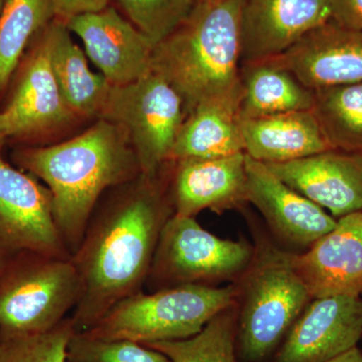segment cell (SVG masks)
<instances>
[{
	"instance_id": "1",
	"label": "cell",
	"mask_w": 362,
	"mask_h": 362,
	"mask_svg": "<svg viewBox=\"0 0 362 362\" xmlns=\"http://www.w3.org/2000/svg\"><path fill=\"white\" fill-rule=\"evenodd\" d=\"M173 214L163 173L140 175L102 197L71 256L82 283L71 316L75 333L90 330L117 303L142 291L162 228Z\"/></svg>"
},
{
	"instance_id": "2",
	"label": "cell",
	"mask_w": 362,
	"mask_h": 362,
	"mask_svg": "<svg viewBox=\"0 0 362 362\" xmlns=\"http://www.w3.org/2000/svg\"><path fill=\"white\" fill-rule=\"evenodd\" d=\"M13 159L51 192L54 221L71 256L102 197L141 175L126 133L101 118L66 141L16 150Z\"/></svg>"
},
{
	"instance_id": "3",
	"label": "cell",
	"mask_w": 362,
	"mask_h": 362,
	"mask_svg": "<svg viewBox=\"0 0 362 362\" xmlns=\"http://www.w3.org/2000/svg\"><path fill=\"white\" fill-rule=\"evenodd\" d=\"M243 0H199L152 56V71L175 88L185 117L199 105L240 93Z\"/></svg>"
},
{
	"instance_id": "4",
	"label": "cell",
	"mask_w": 362,
	"mask_h": 362,
	"mask_svg": "<svg viewBox=\"0 0 362 362\" xmlns=\"http://www.w3.org/2000/svg\"><path fill=\"white\" fill-rule=\"evenodd\" d=\"M238 290L182 285L147 294L143 291L117 303L83 334L102 340H131L141 344L189 338L214 317L233 306Z\"/></svg>"
},
{
	"instance_id": "5",
	"label": "cell",
	"mask_w": 362,
	"mask_h": 362,
	"mask_svg": "<svg viewBox=\"0 0 362 362\" xmlns=\"http://www.w3.org/2000/svg\"><path fill=\"white\" fill-rule=\"evenodd\" d=\"M81 295L71 258L35 252L7 257L0 273V337L52 329L76 308Z\"/></svg>"
},
{
	"instance_id": "6",
	"label": "cell",
	"mask_w": 362,
	"mask_h": 362,
	"mask_svg": "<svg viewBox=\"0 0 362 362\" xmlns=\"http://www.w3.org/2000/svg\"><path fill=\"white\" fill-rule=\"evenodd\" d=\"M293 256L266 247L247 268L238 324L240 352L247 361L268 356L311 299Z\"/></svg>"
},
{
	"instance_id": "7",
	"label": "cell",
	"mask_w": 362,
	"mask_h": 362,
	"mask_svg": "<svg viewBox=\"0 0 362 362\" xmlns=\"http://www.w3.org/2000/svg\"><path fill=\"white\" fill-rule=\"evenodd\" d=\"M99 118L122 128L141 175L156 178L168 166L185 113L175 88L151 71L130 84L111 86Z\"/></svg>"
},
{
	"instance_id": "8",
	"label": "cell",
	"mask_w": 362,
	"mask_h": 362,
	"mask_svg": "<svg viewBox=\"0 0 362 362\" xmlns=\"http://www.w3.org/2000/svg\"><path fill=\"white\" fill-rule=\"evenodd\" d=\"M252 258L254 252L246 243L221 239L192 216L173 214L162 228L146 284L153 291L209 286L246 271Z\"/></svg>"
},
{
	"instance_id": "9",
	"label": "cell",
	"mask_w": 362,
	"mask_h": 362,
	"mask_svg": "<svg viewBox=\"0 0 362 362\" xmlns=\"http://www.w3.org/2000/svg\"><path fill=\"white\" fill-rule=\"evenodd\" d=\"M1 149L0 144V252L71 258L54 221L49 188L4 160Z\"/></svg>"
},
{
	"instance_id": "10",
	"label": "cell",
	"mask_w": 362,
	"mask_h": 362,
	"mask_svg": "<svg viewBox=\"0 0 362 362\" xmlns=\"http://www.w3.org/2000/svg\"><path fill=\"white\" fill-rule=\"evenodd\" d=\"M331 20L329 0H243L240 66L284 54Z\"/></svg>"
},
{
	"instance_id": "11",
	"label": "cell",
	"mask_w": 362,
	"mask_h": 362,
	"mask_svg": "<svg viewBox=\"0 0 362 362\" xmlns=\"http://www.w3.org/2000/svg\"><path fill=\"white\" fill-rule=\"evenodd\" d=\"M64 23L82 40L88 58L112 86L130 84L152 71L153 44L114 7Z\"/></svg>"
},
{
	"instance_id": "12",
	"label": "cell",
	"mask_w": 362,
	"mask_h": 362,
	"mask_svg": "<svg viewBox=\"0 0 362 362\" xmlns=\"http://www.w3.org/2000/svg\"><path fill=\"white\" fill-rule=\"evenodd\" d=\"M361 335V296L315 298L293 324L276 362H326L356 347Z\"/></svg>"
},
{
	"instance_id": "13",
	"label": "cell",
	"mask_w": 362,
	"mask_h": 362,
	"mask_svg": "<svg viewBox=\"0 0 362 362\" xmlns=\"http://www.w3.org/2000/svg\"><path fill=\"white\" fill-rule=\"evenodd\" d=\"M4 114L7 137L21 139L58 129L76 119L59 92L45 28L35 37Z\"/></svg>"
},
{
	"instance_id": "14",
	"label": "cell",
	"mask_w": 362,
	"mask_h": 362,
	"mask_svg": "<svg viewBox=\"0 0 362 362\" xmlns=\"http://www.w3.org/2000/svg\"><path fill=\"white\" fill-rule=\"evenodd\" d=\"M266 165L286 185L334 216L362 211V153L329 149Z\"/></svg>"
},
{
	"instance_id": "15",
	"label": "cell",
	"mask_w": 362,
	"mask_h": 362,
	"mask_svg": "<svg viewBox=\"0 0 362 362\" xmlns=\"http://www.w3.org/2000/svg\"><path fill=\"white\" fill-rule=\"evenodd\" d=\"M311 298L362 294V211L338 218L310 250L293 256Z\"/></svg>"
},
{
	"instance_id": "16",
	"label": "cell",
	"mask_w": 362,
	"mask_h": 362,
	"mask_svg": "<svg viewBox=\"0 0 362 362\" xmlns=\"http://www.w3.org/2000/svg\"><path fill=\"white\" fill-rule=\"evenodd\" d=\"M269 61L311 90L362 82V32L331 20Z\"/></svg>"
},
{
	"instance_id": "17",
	"label": "cell",
	"mask_w": 362,
	"mask_h": 362,
	"mask_svg": "<svg viewBox=\"0 0 362 362\" xmlns=\"http://www.w3.org/2000/svg\"><path fill=\"white\" fill-rule=\"evenodd\" d=\"M246 201L258 207L283 239L297 246H312L329 233L337 221L310 199L293 189L246 154Z\"/></svg>"
},
{
	"instance_id": "18",
	"label": "cell",
	"mask_w": 362,
	"mask_h": 362,
	"mask_svg": "<svg viewBox=\"0 0 362 362\" xmlns=\"http://www.w3.org/2000/svg\"><path fill=\"white\" fill-rule=\"evenodd\" d=\"M169 197L175 214L197 216L204 209L221 211L246 201V153L221 158L171 162Z\"/></svg>"
},
{
	"instance_id": "19",
	"label": "cell",
	"mask_w": 362,
	"mask_h": 362,
	"mask_svg": "<svg viewBox=\"0 0 362 362\" xmlns=\"http://www.w3.org/2000/svg\"><path fill=\"white\" fill-rule=\"evenodd\" d=\"M245 153L263 163H283L332 149L312 111L240 119Z\"/></svg>"
},
{
	"instance_id": "20",
	"label": "cell",
	"mask_w": 362,
	"mask_h": 362,
	"mask_svg": "<svg viewBox=\"0 0 362 362\" xmlns=\"http://www.w3.org/2000/svg\"><path fill=\"white\" fill-rule=\"evenodd\" d=\"M240 93L199 105L183 121L169 163L192 158H221L245 152L240 127Z\"/></svg>"
},
{
	"instance_id": "21",
	"label": "cell",
	"mask_w": 362,
	"mask_h": 362,
	"mask_svg": "<svg viewBox=\"0 0 362 362\" xmlns=\"http://www.w3.org/2000/svg\"><path fill=\"white\" fill-rule=\"evenodd\" d=\"M54 77L59 92L76 119H99L111 84L88 65L87 54L71 37L66 23L54 18L45 26Z\"/></svg>"
},
{
	"instance_id": "22",
	"label": "cell",
	"mask_w": 362,
	"mask_h": 362,
	"mask_svg": "<svg viewBox=\"0 0 362 362\" xmlns=\"http://www.w3.org/2000/svg\"><path fill=\"white\" fill-rule=\"evenodd\" d=\"M240 119L313 108V90L302 84L291 71L269 59L240 66Z\"/></svg>"
},
{
	"instance_id": "23",
	"label": "cell",
	"mask_w": 362,
	"mask_h": 362,
	"mask_svg": "<svg viewBox=\"0 0 362 362\" xmlns=\"http://www.w3.org/2000/svg\"><path fill=\"white\" fill-rule=\"evenodd\" d=\"M313 112L331 148L362 153V82L313 90Z\"/></svg>"
},
{
	"instance_id": "24",
	"label": "cell",
	"mask_w": 362,
	"mask_h": 362,
	"mask_svg": "<svg viewBox=\"0 0 362 362\" xmlns=\"http://www.w3.org/2000/svg\"><path fill=\"white\" fill-rule=\"evenodd\" d=\"M54 18L52 0H7L0 13V90L11 82L30 42Z\"/></svg>"
},
{
	"instance_id": "25",
	"label": "cell",
	"mask_w": 362,
	"mask_h": 362,
	"mask_svg": "<svg viewBox=\"0 0 362 362\" xmlns=\"http://www.w3.org/2000/svg\"><path fill=\"white\" fill-rule=\"evenodd\" d=\"M173 362H237L235 357V317L230 308L221 312L194 337L146 343Z\"/></svg>"
},
{
	"instance_id": "26",
	"label": "cell",
	"mask_w": 362,
	"mask_h": 362,
	"mask_svg": "<svg viewBox=\"0 0 362 362\" xmlns=\"http://www.w3.org/2000/svg\"><path fill=\"white\" fill-rule=\"evenodd\" d=\"M75 334L71 317L51 330L0 337V362H68V345Z\"/></svg>"
},
{
	"instance_id": "27",
	"label": "cell",
	"mask_w": 362,
	"mask_h": 362,
	"mask_svg": "<svg viewBox=\"0 0 362 362\" xmlns=\"http://www.w3.org/2000/svg\"><path fill=\"white\" fill-rule=\"evenodd\" d=\"M130 23L148 37L154 47L187 18L194 0H117Z\"/></svg>"
},
{
	"instance_id": "28",
	"label": "cell",
	"mask_w": 362,
	"mask_h": 362,
	"mask_svg": "<svg viewBox=\"0 0 362 362\" xmlns=\"http://www.w3.org/2000/svg\"><path fill=\"white\" fill-rule=\"evenodd\" d=\"M68 362H173L161 352L131 340H102L75 333L68 345Z\"/></svg>"
},
{
	"instance_id": "29",
	"label": "cell",
	"mask_w": 362,
	"mask_h": 362,
	"mask_svg": "<svg viewBox=\"0 0 362 362\" xmlns=\"http://www.w3.org/2000/svg\"><path fill=\"white\" fill-rule=\"evenodd\" d=\"M332 21L343 28L362 32V0H329Z\"/></svg>"
},
{
	"instance_id": "30",
	"label": "cell",
	"mask_w": 362,
	"mask_h": 362,
	"mask_svg": "<svg viewBox=\"0 0 362 362\" xmlns=\"http://www.w3.org/2000/svg\"><path fill=\"white\" fill-rule=\"evenodd\" d=\"M56 18L65 21L78 14L96 13L108 7L109 0H52Z\"/></svg>"
},
{
	"instance_id": "31",
	"label": "cell",
	"mask_w": 362,
	"mask_h": 362,
	"mask_svg": "<svg viewBox=\"0 0 362 362\" xmlns=\"http://www.w3.org/2000/svg\"><path fill=\"white\" fill-rule=\"evenodd\" d=\"M326 362H362V354L356 346Z\"/></svg>"
},
{
	"instance_id": "32",
	"label": "cell",
	"mask_w": 362,
	"mask_h": 362,
	"mask_svg": "<svg viewBox=\"0 0 362 362\" xmlns=\"http://www.w3.org/2000/svg\"><path fill=\"white\" fill-rule=\"evenodd\" d=\"M7 137V126L4 112H0V144H4Z\"/></svg>"
},
{
	"instance_id": "33",
	"label": "cell",
	"mask_w": 362,
	"mask_h": 362,
	"mask_svg": "<svg viewBox=\"0 0 362 362\" xmlns=\"http://www.w3.org/2000/svg\"><path fill=\"white\" fill-rule=\"evenodd\" d=\"M6 258L7 257L4 256V255H2L1 252H0V273H1L2 269H4Z\"/></svg>"
},
{
	"instance_id": "34",
	"label": "cell",
	"mask_w": 362,
	"mask_h": 362,
	"mask_svg": "<svg viewBox=\"0 0 362 362\" xmlns=\"http://www.w3.org/2000/svg\"><path fill=\"white\" fill-rule=\"evenodd\" d=\"M7 0H0V13H1L2 9L6 6Z\"/></svg>"
},
{
	"instance_id": "35",
	"label": "cell",
	"mask_w": 362,
	"mask_h": 362,
	"mask_svg": "<svg viewBox=\"0 0 362 362\" xmlns=\"http://www.w3.org/2000/svg\"><path fill=\"white\" fill-rule=\"evenodd\" d=\"M194 2L199 1V0H194Z\"/></svg>"
}]
</instances>
